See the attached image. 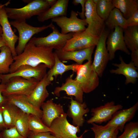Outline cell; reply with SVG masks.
<instances>
[{"label":"cell","mask_w":138,"mask_h":138,"mask_svg":"<svg viewBox=\"0 0 138 138\" xmlns=\"http://www.w3.org/2000/svg\"><path fill=\"white\" fill-rule=\"evenodd\" d=\"M53 50L48 47L36 45L32 38L22 52L13 57L14 61L10 66L9 73L14 72L19 66L25 65L35 66L43 64L51 69L55 61Z\"/></svg>","instance_id":"cell-1"},{"label":"cell","mask_w":138,"mask_h":138,"mask_svg":"<svg viewBox=\"0 0 138 138\" xmlns=\"http://www.w3.org/2000/svg\"><path fill=\"white\" fill-rule=\"evenodd\" d=\"M50 7L46 0H34L29 1L21 8L5 7V9L8 18L15 20H26L33 16L40 15Z\"/></svg>","instance_id":"cell-2"},{"label":"cell","mask_w":138,"mask_h":138,"mask_svg":"<svg viewBox=\"0 0 138 138\" xmlns=\"http://www.w3.org/2000/svg\"><path fill=\"white\" fill-rule=\"evenodd\" d=\"M9 22L11 25L17 29L19 33L18 43L15 47L17 55L22 52L26 45L34 35L50 28V24L47 26L34 27L27 24L26 20H14Z\"/></svg>","instance_id":"cell-3"},{"label":"cell","mask_w":138,"mask_h":138,"mask_svg":"<svg viewBox=\"0 0 138 138\" xmlns=\"http://www.w3.org/2000/svg\"><path fill=\"white\" fill-rule=\"evenodd\" d=\"M76 73L75 79L80 84L84 93H89L98 86L99 76L93 67L91 60L79 65Z\"/></svg>","instance_id":"cell-4"},{"label":"cell","mask_w":138,"mask_h":138,"mask_svg":"<svg viewBox=\"0 0 138 138\" xmlns=\"http://www.w3.org/2000/svg\"><path fill=\"white\" fill-rule=\"evenodd\" d=\"M65 113L55 119L49 128L50 133L56 138H83V136L88 130H85L79 137L77 133L80 132V127L70 124L67 119Z\"/></svg>","instance_id":"cell-5"},{"label":"cell","mask_w":138,"mask_h":138,"mask_svg":"<svg viewBox=\"0 0 138 138\" xmlns=\"http://www.w3.org/2000/svg\"><path fill=\"white\" fill-rule=\"evenodd\" d=\"M39 82L34 78L28 79L19 76L12 77L5 84L6 87L3 95L4 96L13 95L28 96Z\"/></svg>","instance_id":"cell-6"},{"label":"cell","mask_w":138,"mask_h":138,"mask_svg":"<svg viewBox=\"0 0 138 138\" xmlns=\"http://www.w3.org/2000/svg\"><path fill=\"white\" fill-rule=\"evenodd\" d=\"M50 24V28L52 29V32L45 37L32 38L33 42L37 46H45L55 50L62 49L67 41L72 38L74 33L62 34L52 23Z\"/></svg>","instance_id":"cell-7"},{"label":"cell","mask_w":138,"mask_h":138,"mask_svg":"<svg viewBox=\"0 0 138 138\" xmlns=\"http://www.w3.org/2000/svg\"><path fill=\"white\" fill-rule=\"evenodd\" d=\"M85 19L87 27L85 31L99 37L105 30V21L98 14L96 4L93 0H87L85 4Z\"/></svg>","instance_id":"cell-8"},{"label":"cell","mask_w":138,"mask_h":138,"mask_svg":"<svg viewBox=\"0 0 138 138\" xmlns=\"http://www.w3.org/2000/svg\"><path fill=\"white\" fill-rule=\"evenodd\" d=\"M47 68L43 64L35 66L23 65L13 73L0 75V79L1 83L4 84L10 78L14 76H19L28 79L34 78L39 82L47 74Z\"/></svg>","instance_id":"cell-9"},{"label":"cell","mask_w":138,"mask_h":138,"mask_svg":"<svg viewBox=\"0 0 138 138\" xmlns=\"http://www.w3.org/2000/svg\"><path fill=\"white\" fill-rule=\"evenodd\" d=\"M109 33V30H105L99 37L95 52L92 65L99 77H101L109 60V55L106 42Z\"/></svg>","instance_id":"cell-10"},{"label":"cell","mask_w":138,"mask_h":138,"mask_svg":"<svg viewBox=\"0 0 138 138\" xmlns=\"http://www.w3.org/2000/svg\"><path fill=\"white\" fill-rule=\"evenodd\" d=\"M99 37L94 36L85 31L74 33L68 40L62 50L70 51L82 50L97 45Z\"/></svg>","instance_id":"cell-11"},{"label":"cell","mask_w":138,"mask_h":138,"mask_svg":"<svg viewBox=\"0 0 138 138\" xmlns=\"http://www.w3.org/2000/svg\"><path fill=\"white\" fill-rule=\"evenodd\" d=\"M77 12L72 10L69 18L62 16L52 19L51 21L61 28V33L63 34L84 31L87 25L85 19L79 18Z\"/></svg>","instance_id":"cell-12"},{"label":"cell","mask_w":138,"mask_h":138,"mask_svg":"<svg viewBox=\"0 0 138 138\" xmlns=\"http://www.w3.org/2000/svg\"><path fill=\"white\" fill-rule=\"evenodd\" d=\"M123 108L121 105H115V102L112 101L103 105L93 108L90 111L92 117L87 121V122L89 124L94 123L100 124L107 122L111 119L115 112Z\"/></svg>","instance_id":"cell-13"},{"label":"cell","mask_w":138,"mask_h":138,"mask_svg":"<svg viewBox=\"0 0 138 138\" xmlns=\"http://www.w3.org/2000/svg\"><path fill=\"white\" fill-rule=\"evenodd\" d=\"M114 29L113 31L109 34L106 42L110 61L114 58L115 52L118 50L128 55L130 54L124 40L123 29L119 26L116 27Z\"/></svg>","instance_id":"cell-14"},{"label":"cell","mask_w":138,"mask_h":138,"mask_svg":"<svg viewBox=\"0 0 138 138\" xmlns=\"http://www.w3.org/2000/svg\"><path fill=\"white\" fill-rule=\"evenodd\" d=\"M54 78L48 76L47 73L28 97L30 102L36 107L40 109L41 106L49 96L47 87L51 83Z\"/></svg>","instance_id":"cell-15"},{"label":"cell","mask_w":138,"mask_h":138,"mask_svg":"<svg viewBox=\"0 0 138 138\" xmlns=\"http://www.w3.org/2000/svg\"><path fill=\"white\" fill-rule=\"evenodd\" d=\"M4 7L0 9V25L2 28L1 35L6 45L10 49L13 57L17 54L15 51V44L18 40V37L13 31Z\"/></svg>","instance_id":"cell-16"},{"label":"cell","mask_w":138,"mask_h":138,"mask_svg":"<svg viewBox=\"0 0 138 138\" xmlns=\"http://www.w3.org/2000/svg\"><path fill=\"white\" fill-rule=\"evenodd\" d=\"M138 109L137 102L128 108L119 110L114 113L111 119L104 126L116 127L122 132L126 123L133 119Z\"/></svg>","instance_id":"cell-17"},{"label":"cell","mask_w":138,"mask_h":138,"mask_svg":"<svg viewBox=\"0 0 138 138\" xmlns=\"http://www.w3.org/2000/svg\"><path fill=\"white\" fill-rule=\"evenodd\" d=\"M95 46L79 50L67 51L62 49L55 50L54 53L63 63L70 60L74 61L78 65H81L85 60H91V56Z\"/></svg>","instance_id":"cell-18"},{"label":"cell","mask_w":138,"mask_h":138,"mask_svg":"<svg viewBox=\"0 0 138 138\" xmlns=\"http://www.w3.org/2000/svg\"><path fill=\"white\" fill-rule=\"evenodd\" d=\"M67 98L70 99L66 113L67 116L72 118L73 125L79 127L83 126L85 121L84 116L89 112V109L87 108L85 102L80 103L74 100L72 96Z\"/></svg>","instance_id":"cell-19"},{"label":"cell","mask_w":138,"mask_h":138,"mask_svg":"<svg viewBox=\"0 0 138 138\" xmlns=\"http://www.w3.org/2000/svg\"><path fill=\"white\" fill-rule=\"evenodd\" d=\"M73 74H72L67 77L65 83H63L61 86L56 87L53 94L56 96L59 97L60 92L64 91L68 96H74L75 100L80 103H83L84 92L80 84L75 79H73Z\"/></svg>","instance_id":"cell-20"},{"label":"cell","mask_w":138,"mask_h":138,"mask_svg":"<svg viewBox=\"0 0 138 138\" xmlns=\"http://www.w3.org/2000/svg\"><path fill=\"white\" fill-rule=\"evenodd\" d=\"M6 101L17 107L24 112L28 114L35 115L41 119L42 112L29 101L28 97L22 95H13L5 96Z\"/></svg>","instance_id":"cell-21"},{"label":"cell","mask_w":138,"mask_h":138,"mask_svg":"<svg viewBox=\"0 0 138 138\" xmlns=\"http://www.w3.org/2000/svg\"><path fill=\"white\" fill-rule=\"evenodd\" d=\"M41 107L42 112L41 119L44 124L49 128L55 119L65 113L63 106L60 103L54 102L52 99L44 102Z\"/></svg>","instance_id":"cell-22"},{"label":"cell","mask_w":138,"mask_h":138,"mask_svg":"<svg viewBox=\"0 0 138 138\" xmlns=\"http://www.w3.org/2000/svg\"><path fill=\"white\" fill-rule=\"evenodd\" d=\"M119 59L120 63L112 64L113 65L117 67V68L115 70H110V73L124 75L126 78L125 83L126 85L130 83L134 84L138 78V73L136 71L138 68L132 61L129 63L126 64L120 56H119Z\"/></svg>","instance_id":"cell-23"},{"label":"cell","mask_w":138,"mask_h":138,"mask_svg":"<svg viewBox=\"0 0 138 138\" xmlns=\"http://www.w3.org/2000/svg\"><path fill=\"white\" fill-rule=\"evenodd\" d=\"M69 1L58 0L55 3L47 10L37 17L38 20L43 22L49 19L66 16Z\"/></svg>","instance_id":"cell-24"},{"label":"cell","mask_w":138,"mask_h":138,"mask_svg":"<svg viewBox=\"0 0 138 138\" xmlns=\"http://www.w3.org/2000/svg\"><path fill=\"white\" fill-rule=\"evenodd\" d=\"M112 1L114 7L119 10L126 19L138 10L137 0Z\"/></svg>","instance_id":"cell-25"},{"label":"cell","mask_w":138,"mask_h":138,"mask_svg":"<svg viewBox=\"0 0 138 138\" xmlns=\"http://www.w3.org/2000/svg\"><path fill=\"white\" fill-rule=\"evenodd\" d=\"M1 107L6 129L14 127L19 109L7 101Z\"/></svg>","instance_id":"cell-26"},{"label":"cell","mask_w":138,"mask_h":138,"mask_svg":"<svg viewBox=\"0 0 138 138\" xmlns=\"http://www.w3.org/2000/svg\"><path fill=\"white\" fill-rule=\"evenodd\" d=\"M123 29V39L131 52L138 50V26L128 27Z\"/></svg>","instance_id":"cell-27"},{"label":"cell","mask_w":138,"mask_h":138,"mask_svg":"<svg viewBox=\"0 0 138 138\" xmlns=\"http://www.w3.org/2000/svg\"><path fill=\"white\" fill-rule=\"evenodd\" d=\"M55 63L53 67L47 73L48 76L50 78L56 77L58 75H62L65 72L70 70L76 72L79 65L77 63L66 65L61 61L54 52Z\"/></svg>","instance_id":"cell-28"},{"label":"cell","mask_w":138,"mask_h":138,"mask_svg":"<svg viewBox=\"0 0 138 138\" xmlns=\"http://www.w3.org/2000/svg\"><path fill=\"white\" fill-rule=\"evenodd\" d=\"M105 23L109 30H113L117 26H119L123 29L127 27L126 19L119 10L115 8L110 12Z\"/></svg>","instance_id":"cell-29"},{"label":"cell","mask_w":138,"mask_h":138,"mask_svg":"<svg viewBox=\"0 0 138 138\" xmlns=\"http://www.w3.org/2000/svg\"><path fill=\"white\" fill-rule=\"evenodd\" d=\"M0 50V75L8 74L14 61L13 56L10 49L7 45L2 47Z\"/></svg>","instance_id":"cell-30"},{"label":"cell","mask_w":138,"mask_h":138,"mask_svg":"<svg viewBox=\"0 0 138 138\" xmlns=\"http://www.w3.org/2000/svg\"><path fill=\"white\" fill-rule=\"evenodd\" d=\"M29 114L19 109L15 121V127L23 136L27 138L30 133L28 125Z\"/></svg>","instance_id":"cell-31"},{"label":"cell","mask_w":138,"mask_h":138,"mask_svg":"<svg viewBox=\"0 0 138 138\" xmlns=\"http://www.w3.org/2000/svg\"><path fill=\"white\" fill-rule=\"evenodd\" d=\"M91 124L92 126L90 129L94 133V138H110L116 131L119 130L115 127H105L94 123Z\"/></svg>","instance_id":"cell-32"},{"label":"cell","mask_w":138,"mask_h":138,"mask_svg":"<svg viewBox=\"0 0 138 138\" xmlns=\"http://www.w3.org/2000/svg\"><path fill=\"white\" fill-rule=\"evenodd\" d=\"M28 125L29 130L33 132H50V128L44 124L41 119L34 115H29Z\"/></svg>","instance_id":"cell-33"},{"label":"cell","mask_w":138,"mask_h":138,"mask_svg":"<svg viewBox=\"0 0 138 138\" xmlns=\"http://www.w3.org/2000/svg\"><path fill=\"white\" fill-rule=\"evenodd\" d=\"M114 8L112 0H99L96 4L98 14L105 21Z\"/></svg>","instance_id":"cell-34"},{"label":"cell","mask_w":138,"mask_h":138,"mask_svg":"<svg viewBox=\"0 0 138 138\" xmlns=\"http://www.w3.org/2000/svg\"><path fill=\"white\" fill-rule=\"evenodd\" d=\"M123 133L117 138H137L138 135V122H132L125 125Z\"/></svg>","instance_id":"cell-35"},{"label":"cell","mask_w":138,"mask_h":138,"mask_svg":"<svg viewBox=\"0 0 138 138\" xmlns=\"http://www.w3.org/2000/svg\"><path fill=\"white\" fill-rule=\"evenodd\" d=\"M1 134V138H25L18 132L15 126L4 129Z\"/></svg>","instance_id":"cell-36"},{"label":"cell","mask_w":138,"mask_h":138,"mask_svg":"<svg viewBox=\"0 0 138 138\" xmlns=\"http://www.w3.org/2000/svg\"><path fill=\"white\" fill-rule=\"evenodd\" d=\"M27 138H56L51 134L50 132L34 133L30 131Z\"/></svg>","instance_id":"cell-37"},{"label":"cell","mask_w":138,"mask_h":138,"mask_svg":"<svg viewBox=\"0 0 138 138\" xmlns=\"http://www.w3.org/2000/svg\"><path fill=\"white\" fill-rule=\"evenodd\" d=\"M127 27L138 26V10L126 19Z\"/></svg>","instance_id":"cell-38"},{"label":"cell","mask_w":138,"mask_h":138,"mask_svg":"<svg viewBox=\"0 0 138 138\" xmlns=\"http://www.w3.org/2000/svg\"><path fill=\"white\" fill-rule=\"evenodd\" d=\"M86 0H74L72 2L74 5H77L80 4L82 6V12L77 11L78 15L80 16L81 19H85V4Z\"/></svg>","instance_id":"cell-39"},{"label":"cell","mask_w":138,"mask_h":138,"mask_svg":"<svg viewBox=\"0 0 138 138\" xmlns=\"http://www.w3.org/2000/svg\"><path fill=\"white\" fill-rule=\"evenodd\" d=\"M6 84L1 83L0 79V107L2 106L6 101L5 97L3 95V93L6 87Z\"/></svg>","instance_id":"cell-40"},{"label":"cell","mask_w":138,"mask_h":138,"mask_svg":"<svg viewBox=\"0 0 138 138\" xmlns=\"http://www.w3.org/2000/svg\"><path fill=\"white\" fill-rule=\"evenodd\" d=\"M131 61L134 63L135 66L138 67V50L131 52L130 53Z\"/></svg>","instance_id":"cell-41"},{"label":"cell","mask_w":138,"mask_h":138,"mask_svg":"<svg viewBox=\"0 0 138 138\" xmlns=\"http://www.w3.org/2000/svg\"><path fill=\"white\" fill-rule=\"evenodd\" d=\"M6 129L2 116V109L0 107V131Z\"/></svg>","instance_id":"cell-42"},{"label":"cell","mask_w":138,"mask_h":138,"mask_svg":"<svg viewBox=\"0 0 138 138\" xmlns=\"http://www.w3.org/2000/svg\"><path fill=\"white\" fill-rule=\"evenodd\" d=\"M5 45H6L1 34H0V50L2 47Z\"/></svg>","instance_id":"cell-43"},{"label":"cell","mask_w":138,"mask_h":138,"mask_svg":"<svg viewBox=\"0 0 138 138\" xmlns=\"http://www.w3.org/2000/svg\"><path fill=\"white\" fill-rule=\"evenodd\" d=\"M46 1L50 7L54 4L57 1L56 0H46Z\"/></svg>","instance_id":"cell-44"},{"label":"cell","mask_w":138,"mask_h":138,"mask_svg":"<svg viewBox=\"0 0 138 138\" xmlns=\"http://www.w3.org/2000/svg\"><path fill=\"white\" fill-rule=\"evenodd\" d=\"M10 3V1H8V2H7L6 3H5V4H1L0 5V9L2 8L3 7H5V6H7L8 5H9ZM0 31H2V28L1 26H0Z\"/></svg>","instance_id":"cell-45"},{"label":"cell","mask_w":138,"mask_h":138,"mask_svg":"<svg viewBox=\"0 0 138 138\" xmlns=\"http://www.w3.org/2000/svg\"><path fill=\"white\" fill-rule=\"evenodd\" d=\"M119 130L116 131L113 135L110 138H117V135L118 133Z\"/></svg>","instance_id":"cell-46"},{"label":"cell","mask_w":138,"mask_h":138,"mask_svg":"<svg viewBox=\"0 0 138 138\" xmlns=\"http://www.w3.org/2000/svg\"><path fill=\"white\" fill-rule=\"evenodd\" d=\"M99 0H93V2L96 4L98 2Z\"/></svg>","instance_id":"cell-47"},{"label":"cell","mask_w":138,"mask_h":138,"mask_svg":"<svg viewBox=\"0 0 138 138\" xmlns=\"http://www.w3.org/2000/svg\"><path fill=\"white\" fill-rule=\"evenodd\" d=\"M3 32L2 31H0V34L2 33Z\"/></svg>","instance_id":"cell-48"},{"label":"cell","mask_w":138,"mask_h":138,"mask_svg":"<svg viewBox=\"0 0 138 138\" xmlns=\"http://www.w3.org/2000/svg\"><path fill=\"white\" fill-rule=\"evenodd\" d=\"M0 138H1V133H0Z\"/></svg>","instance_id":"cell-49"}]
</instances>
